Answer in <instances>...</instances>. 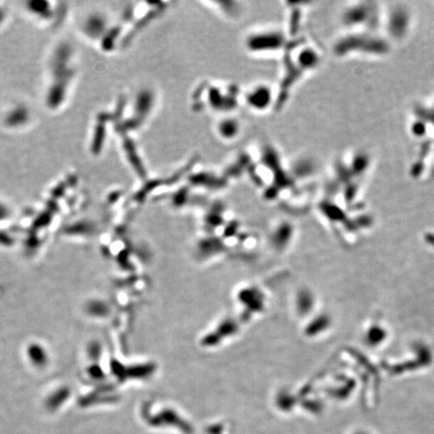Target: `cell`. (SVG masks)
Masks as SVG:
<instances>
[{
  "label": "cell",
  "mask_w": 434,
  "mask_h": 434,
  "mask_svg": "<svg viewBox=\"0 0 434 434\" xmlns=\"http://www.w3.org/2000/svg\"><path fill=\"white\" fill-rule=\"evenodd\" d=\"M287 45L286 35L278 28L255 29L247 35L244 39L245 50L257 55L282 54Z\"/></svg>",
  "instance_id": "cell-1"
},
{
  "label": "cell",
  "mask_w": 434,
  "mask_h": 434,
  "mask_svg": "<svg viewBox=\"0 0 434 434\" xmlns=\"http://www.w3.org/2000/svg\"><path fill=\"white\" fill-rule=\"evenodd\" d=\"M245 106L256 113H262L276 104V92L268 84H255L241 97Z\"/></svg>",
  "instance_id": "cell-2"
},
{
  "label": "cell",
  "mask_w": 434,
  "mask_h": 434,
  "mask_svg": "<svg viewBox=\"0 0 434 434\" xmlns=\"http://www.w3.org/2000/svg\"><path fill=\"white\" fill-rule=\"evenodd\" d=\"M235 89V88H234ZM232 88L211 86L206 91V106L214 112L228 115L237 107L236 90Z\"/></svg>",
  "instance_id": "cell-3"
},
{
  "label": "cell",
  "mask_w": 434,
  "mask_h": 434,
  "mask_svg": "<svg viewBox=\"0 0 434 434\" xmlns=\"http://www.w3.org/2000/svg\"><path fill=\"white\" fill-rule=\"evenodd\" d=\"M241 122L235 116L224 115L215 124V133L225 142L235 141L241 133Z\"/></svg>",
  "instance_id": "cell-4"
},
{
  "label": "cell",
  "mask_w": 434,
  "mask_h": 434,
  "mask_svg": "<svg viewBox=\"0 0 434 434\" xmlns=\"http://www.w3.org/2000/svg\"><path fill=\"white\" fill-rule=\"evenodd\" d=\"M211 5L217 6L218 8V11L222 14H224L225 17L234 19L235 18L238 17L240 14V7L238 6L237 2H211ZM216 8V9H217Z\"/></svg>",
  "instance_id": "cell-5"
}]
</instances>
